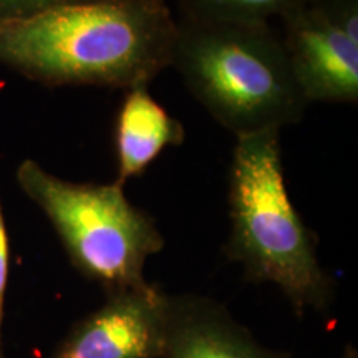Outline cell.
I'll use <instances>...</instances> for the list:
<instances>
[{
    "instance_id": "obj_1",
    "label": "cell",
    "mask_w": 358,
    "mask_h": 358,
    "mask_svg": "<svg viewBox=\"0 0 358 358\" xmlns=\"http://www.w3.org/2000/svg\"><path fill=\"white\" fill-rule=\"evenodd\" d=\"M176 19L166 0H90L0 22V65L45 87L129 90L168 66Z\"/></svg>"
},
{
    "instance_id": "obj_2",
    "label": "cell",
    "mask_w": 358,
    "mask_h": 358,
    "mask_svg": "<svg viewBox=\"0 0 358 358\" xmlns=\"http://www.w3.org/2000/svg\"><path fill=\"white\" fill-rule=\"evenodd\" d=\"M171 66L236 138L299 123L308 103L271 22L176 19Z\"/></svg>"
},
{
    "instance_id": "obj_3",
    "label": "cell",
    "mask_w": 358,
    "mask_h": 358,
    "mask_svg": "<svg viewBox=\"0 0 358 358\" xmlns=\"http://www.w3.org/2000/svg\"><path fill=\"white\" fill-rule=\"evenodd\" d=\"M280 131L236 138L229 173L231 232L224 254L250 282H271L297 315L324 312L335 294L320 264L317 236L290 199L280 156Z\"/></svg>"
},
{
    "instance_id": "obj_4",
    "label": "cell",
    "mask_w": 358,
    "mask_h": 358,
    "mask_svg": "<svg viewBox=\"0 0 358 358\" xmlns=\"http://www.w3.org/2000/svg\"><path fill=\"white\" fill-rule=\"evenodd\" d=\"M17 185L47 216L71 266L105 294L138 289L148 257L163 250L164 237L146 211L129 203L118 182H73L37 161L24 159Z\"/></svg>"
},
{
    "instance_id": "obj_5",
    "label": "cell",
    "mask_w": 358,
    "mask_h": 358,
    "mask_svg": "<svg viewBox=\"0 0 358 358\" xmlns=\"http://www.w3.org/2000/svg\"><path fill=\"white\" fill-rule=\"evenodd\" d=\"M279 20L282 45L308 105H357L358 0H308Z\"/></svg>"
},
{
    "instance_id": "obj_6",
    "label": "cell",
    "mask_w": 358,
    "mask_h": 358,
    "mask_svg": "<svg viewBox=\"0 0 358 358\" xmlns=\"http://www.w3.org/2000/svg\"><path fill=\"white\" fill-rule=\"evenodd\" d=\"M105 295L101 307L75 322L50 358H161L168 294L146 284Z\"/></svg>"
},
{
    "instance_id": "obj_7",
    "label": "cell",
    "mask_w": 358,
    "mask_h": 358,
    "mask_svg": "<svg viewBox=\"0 0 358 358\" xmlns=\"http://www.w3.org/2000/svg\"><path fill=\"white\" fill-rule=\"evenodd\" d=\"M161 358H290L262 345L221 302L194 294H168L166 338Z\"/></svg>"
},
{
    "instance_id": "obj_8",
    "label": "cell",
    "mask_w": 358,
    "mask_h": 358,
    "mask_svg": "<svg viewBox=\"0 0 358 358\" xmlns=\"http://www.w3.org/2000/svg\"><path fill=\"white\" fill-rule=\"evenodd\" d=\"M185 138L182 123L155 100L148 85L127 90L115 122V182L124 186L131 178L145 174L166 148L182 145Z\"/></svg>"
},
{
    "instance_id": "obj_9",
    "label": "cell",
    "mask_w": 358,
    "mask_h": 358,
    "mask_svg": "<svg viewBox=\"0 0 358 358\" xmlns=\"http://www.w3.org/2000/svg\"><path fill=\"white\" fill-rule=\"evenodd\" d=\"M308 0H176L181 17L211 20L268 22Z\"/></svg>"
},
{
    "instance_id": "obj_10",
    "label": "cell",
    "mask_w": 358,
    "mask_h": 358,
    "mask_svg": "<svg viewBox=\"0 0 358 358\" xmlns=\"http://www.w3.org/2000/svg\"><path fill=\"white\" fill-rule=\"evenodd\" d=\"M90 0H0V22L25 19L52 8Z\"/></svg>"
},
{
    "instance_id": "obj_11",
    "label": "cell",
    "mask_w": 358,
    "mask_h": 358,
    "mask_svg": "<svg viewBox=\"0 0 358 358\" xmlns=\"http://www.w3.org/2000/svg\"><path fill=\"white\" fill-rule=\"evenodd\" d=\"M8 264H10V245H8L6 216H3L2 201H0V358H6V353H3V317H6Z\"/></svg>"
},
{
    "instance_id": "obj_12",
    "label": "cell",
    "mask_w": 358,
    "mask_h": 358,
    "mask_svg": "<svg viewBox=\"0 0 358 358\" xmlns=\"http://www.w3.org/2000/svg\"><path fill=\"white\" fill-rule=\"evenodd\" d=\"M340 358H358V353H357V350H355V347L348 345V347L345 348V352L342 353V357H340Z\"/></svg>"
}]
</instances>
